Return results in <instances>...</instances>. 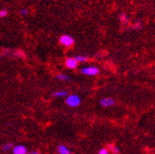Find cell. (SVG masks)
Wrapping results in <instances>:
<instances>
[{"mask_svg":"<svg viewBox=\"0 0 155 154\" xmlns=\"http://www.w3.org/2000/svg\"><path fill=\"white\" fill-rule=\"evenodd\" d=\"M119 21L123 25H129L130 24V18L126 13H121L119 15Z\"/></svg>","mask_w":155,"mask_h":154,"instance_id":"obj_8","label":"cell"},{"mask_svg":"<svg viewBox=\"0 0 155 154\" xmlns=\"http://www.w3.org/2000/svg\"><path fill=\"white\" fill-rule=\"evenodd\" d=\"M7 15H8V11H7V9H3L0 11V17H1V18L6 17Z\"/></svg>","mask_w":155,"mask_h":154,"instance_id":"obj_15","label":"cell"},{"mask_svg":"<svg viewBox=\"0 0 155 154\" xmlns=\"http://www.w3.org/2000/svg\"><path fill=\"white\" fill-rule=\"evenodd\" d=\"M67 95H68L67 91H65V90H59V91H56V92L53 93L52 95L54 98H65Z\"/></svg>","mask_w":155,"mask_h":154,"instance_id":"obj_9","label":"cell"},{"mask_svg":"<svg viewBox=\"0 0 155 154\" xmlns=\"http://www.w3.org/2000/svg\"><path fill=\"white\" fill-rule=\"evenodd\" d=\"M65 103L67 106H69L71 108H76L78 106H80L81 99L80 98L79 95L77 94H71V95H67L65 97Z\"/></svg>","mask_w":155,"mask_h":154,"instance_id":"obj_1","label":"cell"},{"mask_svg":"<svg viewBox=\"0 0 155 154\" xmlns=\"http://www.w3.org/2000/svg\"><path fill=\"white\" fill-rule=\"evenodd\" d=\"M107 150L112 152L113 154H119L120 153L119 147L117 146H114V145H108Z\"/></svg>","mask_w":155,"mask_h":154,"instance_id":"obj_11","label":"cell"},{"mask_svg":"<svg viewBox=\"0 0 155 154\" xmlns=\"http://www.w3.org/2000/svg\"><path fill=\"white\" fill-rule=\"evenodd\" d=\"M98 154H110V151L106 147H103V148H101V150H99Z\"/></svg>","mask_w":155,"mask_h":154,"instance_id":"obj_16","label":"cell"},{"mask_svg":"<svg viewBox=\"0 0 155 154\" xmlns=\"http://www.w3.org/2000/svg\"><path fill=\"white\" fill-rule=\"evenodd\" d=\"M14 147L13 143H12V142H8V143H5L4 145L1 147V150H2V151H4V152H8L9 150H12V147Z\"/></svg>","mask_w":155,"mask_h":154,"instance_id":"obj_10","label":"cell"},{"mask_svg":"<svg viewBox=\"0 0 155 154\" xmlns=\"http://www.w3.org/2000/svg\"><path fill=\"white\" fill-rule=\"evenodd\" d=\"M133 28H134V30H141L142 28V25L141 23L138 22V23H135L134 25L133 26Z\"/></svg>","mask_w":155,"mask_h":154,"instance_id":"obj_17","label":"cell"},{"mask_svg":"<svg viewBox=\"0 0 155 154\" xmlns=\"http://www.w3.org/2000/svg\"><path fill=\"white\" fill-rule=\"evenodd\" d=\"M12 154H28V148L24 145H17L12 147Z\"/></svg>","mask_w":155,"mask_h":154,"instance_id":"obj_6","label":"cell"},{"mask_svg":"<svg viewBox=\"0 0 155 154\" xmlns=\"http://www.w3.org/2000/svg\"><path fill=\"white\" fill-rule=\"evenodd\" d=\"M28 9H26V8H24V9H21L20 11H19V13H20V15H22V16H27L28 14Z\"/></svg>","mask_w":155,"mask_h":154,"instance_id":"obj_14","label":"cell"},{"mask_svg":"<svg viewBox=\"0 0 155 154\" xmlns=\"http://www.w3.org/2000/svg\"><path fill=\"white\" fill-rule=\"evenodd\" d=\"M114 104H115L114 99H113L112 98H109V97L103 98H101V100H100V105L102 106L103 108L113 107Z\"/></svg>","mask_w":155,"mask_h":154,"instance_id":"obj_5","label":"cell"},{"mask_svg":"<svg viewBox=\"0 0 155 154\" xmlns=\"http://www.w3.org/2000/svg\"><path fill=\"white\" fill-rule=\"evenodd\" d=\"M56 78H57V80H62V81H69L70 80V77L69 76H67L66 74H62V73L58 74L56 76Z\"/></svg>","mask_w":155,"mask_h":154,"instance_id":"obj_13","label":"cell"},{"mask_svg":"<svg viewBox=\"0 0 155 154\" xmlns=\"http://www.w3.org/2000/svg\"><path fill=\"white\" fill-rule=\"evenodd\" d=\"M58 152H59V154H71V150H69V147L65 145H59Z\"/></svg>","mask_w":155,"mask_h":154,"instance_id":"obj_7","label":"cell"},{"mask_svg":"<svg viewBox=\"0 0 155 154\" xmlns=\"http://www.w3.org/2000/svg\"><path fill=\"white\" fill-rule=\"evenodd\" d=\"M74 58L76 59V61L79 62V64L80 62H86V61H89V58L87 56H85V55H77Z\"/></svg>","mask_w":155,"mask_h":154,"instance_id":"obj_12","label":"cell"},{"mask_svg":"<svg viewBox=\"0 0 155 154\" xmlns=\"http://www.w3.org/2000/svg\"><path fill=\"white\" fill-rule=\"evenodd\" d=\"M78 65H79V62L76 61V59L74 57H69V58H67V59L65 60V66L68 69L74 70V69L77 68Z\"/></svg>","mask_w":155,"mask_h":154,"instance_id":"obj_4","label":"cell"},{"mask_svg":"<svg viewBox=\"0 0 155 154\" xmlns=\"http://www.w3.org/2000/svg\"><path fill=\"white\" fill-rule=\"evenodd\" d=\"M80 73H81L82 75H85V76L94 77V76L99 75V69L96 66H94V65H91V66H85V67H83V68H81Z\"/></svg>","mask_w":155,"mask_h":154,"instance_id":"obj_2","label":"cell"},{"mask_svg":"<svg viewBox=\"0 0 155 154\" xmlns=\"http://www.w3.org/2000/svg\"><path fill=\"white\" fill-rule=\"evenodd\" d=\"M30 154H42L41 152H39V151H33L32 153H30Z\"/></svg>","mask_w":155,"mask_h":154,"instance_id":"obj_18","label":"cell"},{"mask_svg":"<svg viewBox=\"0 0 155 154\" xmlns=\"http://www.w3.org/2000/svg\"><path fill=\"white\" fill-rule=\"evenodd\" d=\"M60 44L62 46H64L65 47H72L74 46L75 44V40H74V38L72 37L71 35H68V34H64V35H62L60 37Z\"/></svg>","mask_w":155,"mask_h":154,"instance_id":"obj_3","label":"cell"}]
</instances>
